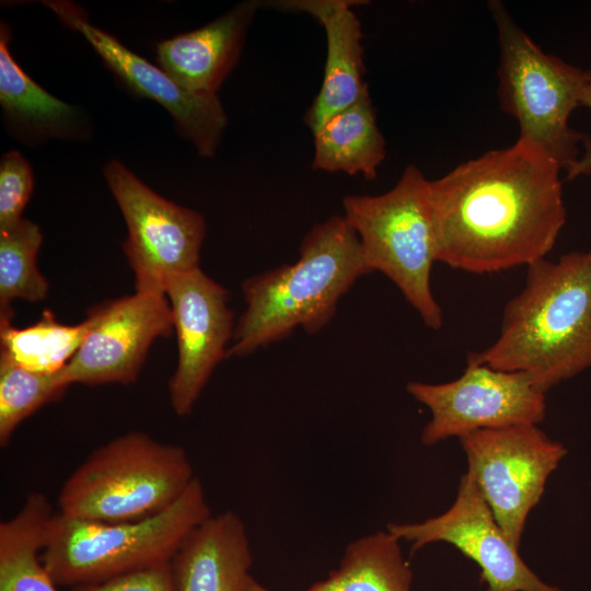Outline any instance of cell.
Instances as JSON below:
<instances>
[{
	"label": "cell",
	"mask_w": 591,
	"mask_h": 591,
	"mask_svg": "<svg viewBox=\"0 0 591 591\" xmlns=\"http://www.w3.org/2000/svg\"><path fill=\"white\" fill-rule=\"evenodd\" d=\"M560 171L518 139L430 181L437 262L491 274L545 258L566 222Z\"/></svg>",
	"instance_id": "obj_1"
},
{
	"label": "cell",
	"mask_w": 591,
	"mask_h": 591,
	"mask_svg": "<svg viewBox=\"0 0 591 591\" xmlns=\"http://www.w3.org/2000/svg\"><path fill=\"white\" fill-rule=\"evenodd\" d=\"M523 289L503 310L497 339L467 356L526 373L546 393L591 367V250L529 266Z\"/></svg>",
	"instance_id": "obj_2"
},
{
	"label": "cell",
	"mask_w": 591,
	"mask_h": 591,
	"mask_svg": "<svg viewBox=\"0 0 591 591\" xmlns=\"http://www.w3.org/2000/svg\"><path fill=\"white\" fill-rule=\"evenodd\" d=\"M293 264L248 277L242 283L246 308L235 324L227 357H244L302 327L322 329L355 281L372 273L360 241L344 216L315 224Z\"/></svg>",
	"instance_id": "obj_3"
},
{
	"label": "cell",
	"mask_w": 591,
	"mask_h": 591,
	"mask_svg": "<svg viewBox=\"0 0 591 591\" xmlns=\"http://www.w3.org/2000/svg\"><path fill=\"white\" fill-rule=\"evenodd\" d=\"M210 515L198 477L174 503L149 518L99 522L58 512L43 560L57 586L103 581L172 561L187 535Z\"/></svg>",
	"instance_id": "obj_4"
},
{
	"label": "cell",
	"mask_w": 591,
	"mask_h": 591,
	"mask_svg": "<svg viewBox=\"0 0 591 591\" xmlns=\"http://www.w3.org/2000/svg\"><path fill=\"white\" fill-rule=\"evenodd\" d=\"M195 477L181 445L130 431L95 449L65 480L59 513L99 522L149 518L174 503Z\"/></svg>",
	"instance_id": "obj_5"
},
{
	"label": "cell",
	"mask_w": 591,
	"mask_h": 591,
	"mask_svg": "<svg viewBox=\"0 0 591 591\" xmlns=\"http://www.w3.org/2000/svg\"><path fill=\"white\" fill-rule=\"evenodd\" d=\"M497 28V95L501 109L519 125V140L538 149L567 172L579 159L587 135L569 125L588 70L545 53L498 0L488 2Z\"/></svg>",
	"instance_id": "obj_6"
},
{
	"label": "cell",
	"mask_w": 591,
	"mask_h": 591,
	"mask_svg": "<svg viewBox=\"0 0 591 591\" xmlns=\"http://www.w3.org/2000/svg\"><path fill=\"white\" fill-rule=\"evenodd\" d=\"M429 182L410 164L386 193L345 196L343 208L371 271L392 280L424 323L438 331L443 317L430 285L437 244Z\"/></svg>",
	"instance_id": "obj_7"
},
{
	"label": "cell",
	"mask_w": 591,
	"mask_h": 591,
	"mask_svg": "<svg viewBox=\"0 0 591 591\" xmlns=\"http://www.w3.org/2000/svg\"><path fill=\"white\" fill-rule=\"evenodd\" d=\"M104 176L127 225L135 291L165 294L176 276L199 267L204 217L160 196L118 160L106 163Z\"/></svg>",
	"instance_id": "obj_8"
},
{
	"label": "cell",
	"mask_w": 591,
	"mask_h": 591,
	"mask_svg": "<svg viewBox=\"0 0 591 591\" xmlns=\"http://www.w3.org/2000/svg\"><path fill=\"white\" fill-rule=\"evenodd\" d=\"M460 441L467 457L466 473L509 541L519 547L528 515L566 449L537 425L478 430Z\"/></svg>",
	"instance_id": "obj_9"
},
{
	"label": "cell",
	"mask_w": 591,
	"mask_h": 591,
	"mask_svg": "<svg viewBox=\"0 0 591 591\" xmlns=\"http://www.w3.org/2000/svg\"><path fill=\"white\" fill-rule=\"evenodd\" d=\"M406 390L431 413L420 437L427 447L478 430L537 425L545 417V393L526 373L498 370L470 356L457 379L413 381Z\"/></svg>",
	"instance_id": "obj_10"
},
{
	"label": "cell",
	"mask_w": 591,
	"mask_h": 591,
	"mask_svg": "<svg viewBox=\"0 0 591 591\" xmlns=\"http://www.w3.org/2000/svg\"><path fill=\"white\" fill-rule=\"evenodd\" d=\"M80 348L59 371L67 386L134 383L151 344L174 329L165 294L135 292L93 305Z\"/></svg>",
	"instance_id": "obj_11"
},
{
	"label": "cell",
	"mask_w": 591,
	"mask_h": 591,
	"mask_svg": "<svg viewBox=\"0 0 591 591\" xmlns=\"http://www.w3.org/2000/svg\"><path fill=\"white\" fill-rule=\"evenodd\" d=\"M386 530L409 543L413 552L437 542L455 546L478 565L487 591H561L522 560L468 473L445 512L418 523H389Z\"/></svg>",
	"instance_id": "obj_12"
},
{
	"label": "cell",
	"mask_w": 591,
	"mask_h": 591,
	"mask_svg": "<svg viewBox=\"0 0 591 591\" xmlns=\"http://www.w3.org/2000/svg\"><path fill=\"white\" fill-rule=\"evenodd\" d=\"M70 30L80 33L104 63L137 94L163 106L179 132L189 139L199 155L213 157L228 124L217 93L185 89L161 67H157L124 46L107 32L91 24L81 7L70 1L44 2Z\"/></svg>",
	"instance_id": "obj_13"
},
{
	"label": "cell",
	"mask_w": 591,
	"mask_h": 591,
	"mask_svg": "<svg viewBox=\"0 0 591 591\" xmlns=\"http://www.w3.org/2000/svg\"><path fill=\"white\" fill-rule=\"evenodd\" d=\"M165 296L177 340V366L169 382L170 403L178 416L192 413L233 338V313L225 288L200 267L176 276Z\"/></svg>",
	"instance_id": "obj_14"
},
{
	"label": "cell",
	"mask_w": 591,
	"mask_h": 591,
	"mask_svg": "<svg viewBox=\"0 0 591 591\" xmlns=\"http://www.w3.org/2000/svg\"><path fill=\"white\" fill-rule=\"evenodd\" d=\"M363 1L287 0L269 2L288 12H304L316 19L326 36V60L321 89L303 119L312 132L331 116L354 104L368 89L362 31L352 7Z\"/></svg>",
	"instance_id": "obj_15"
},
{
	"label": "cell",
	"mask_w": 591,
	"mask_h": 591,
	"mask_svg": "<svg viewBox=\"0 0 591 591\" xmlns=\"http://www.w3.org/2000/svg\"><path fill=\"white\" fill-rule=\"evenodd\" d=\"M176 591H255L251 544L233 511L211 514L184 540L172 561Z\"/></svg>",
	"instance_id": "obj_16"
},
{
	"label": "cell",
	"mask_w": 591,
	"mask_h": 591,
	"mask_svg": "<svg viewBox=\"0 0 591 591\" xmlns=\"http://www.w3.org/2000/svg\"><path fill=\"white\" fill-rule=\"evenodd\" d=\"M260 5L259 1H244L200 28L160 42L159 67L187 90L217 93L236 65Z\"/></svg>",
	"instance_id": "obj_17"
},
{
	"label": "cell",
	"mask_w": 591,
	"mask_h": 591,
	"mask_svg": "<svg viewBox=\"0 0 591 591\" xmlns=\"http://www.w3.org/2000/svg\"><path fill=\"white\" fill-rule=\"evenodd\" d=\"M313 136L312 167L316 171L362 175L371 181L386 155V142L368 89L354 104L323 123Z\"/></svg>",
	"instance_id": "obj_18"
},
{
	"label": "cell",
	"mask_w": 591,
	"mask_h": 591,
	"mask_svg": "<svg viewBox=\"0 0 591 591\" xmlns=\"http://www.w3.org/2000/svg\"><path fill=\"white\" fill-rule=\"evenodd\" d=\"M10 39V28L2 22L0 104L5 118L27 139L76 137L80 121L79 112L48 93L27 76L9 49Z\"/></svg>",
	"instance_id": "obj_19"
},
{
	"label": "cell",
	"mask_w": 591,
	"mask_h": 591,
	"mask_svg": "<svg viewBox=\"0 0 591 591\" xmlns=\"http://www.w3.org/2000/svg\"><path fill=\"white\" fill-rule=\"evenodd\" d=\"M54 515L48 498L34 491L15 515L0 523V591H57L39 559Z\"/></svg>",
	"instance_id": "obj_20"
},
{
	"label": "cell",
	"mask_w": 591,
	"mask_h": 591,
	"mask_svg": "<svg viewBox=\"0 0 591 591\" xmlns=\"http://www.w3.org/2000/svg\"><path fill=\"white\" fill-rule=\"evenodd\" d=\"M401 540L379 531L350 542L339 566L301 591H412L413 571ZM257 591H270L262 584Z\"/></svg>",
	"instance_id": "obj_21"
},
{
	"label": "cell",
	"mask_w": 591,
	"mask_h": 591,
	"mask_svg": "<svg viewBox=\"0 0 591 591\" xmlns=\"http://www.w3.org/2000/svg\"><path fill=\"white\" fill-rule=\"evenodd\" d=\"M11 320L0 317V354L26 370L48 374L70 362L91 325L88 318L76 325L62 324L48 309L27 327L18 328Z\"/></svg>",
	"instance_id": "obj_22"
},
{
	"label": "cell",
	"mask_w": 591,
	"mask_h": 591,
	"mask_svg": "<svg viewBox=\"0 0 591 591\" xmlns=\"http://www.w3.org/2000/svg\"><path fill=\"white\" fill-rule=\"evenodd\" d=\"M42 242L39 227L25 218L0 232V317H13L16 299L34 303L47 297L49 285L36 264Z\"/></svg>",
	"instance_id": "obj_23"
},
{
	"label": "cell",
	"mask_w": 591,
	"mask_h": 591,
	"mask_svg": "<svg viewBox=\"0 0 591 591\" xmlns=\"http://www.w3.org/2000/svg\"><path fill=\"white\" fill-rule=\"evenodd\" d=\"M68 387L59 372H33L0 354V445L7 447L21 422Z\"/></svg>",
	"instance_id": "obj_24"
},
{
	"label": "cell",
	"mask_w": 591,
	"mask_h": 591,
	"mask_svg": "<svg viewBox=\"0 0 591 591\" xmlns=\"http://www.w3.org/2000/svg\"><path fill=\"white\" fill-rule=\"evenodd\" d=\"M33 172L28 161L16 150L0 160V232L23 219V210L33 192Z\"/></svg>",
	"instance_id": "obj_25"
},
{
	"label": "cell",
	"mask_w": 591,
	"mask_h": 591,
	"mask_svg": "<svg viewBox=\"0 0 591 591\" xmlns=\"http://www.w3.org/2000/svg\"><path fill=\"white\" fill-rule=\"evenodd\" d=\"M69 591H176V588L169 561L103 581L78 584Z\"/></svg>",
	"instance_id": "obj_26"
},
{
	"label": "cell",
	"mask_w": 591,
	"mask_h": 591,
	"mask_svg": "<svg viewBox=\"0 0 591 591\" xmlns=\"http://www.w3.org/2000/svg\"><path fill=\"white\" fill-rule=\"evenodd\" d=\"M581 106L591 108V70H588L586 85L581 95ZM583 152L577 162L566 172V179L572 181L580 176L591 175V136H586L582 141Z\"/></svg>",
	"instance_id": "obj_27"
}]
</instances>
